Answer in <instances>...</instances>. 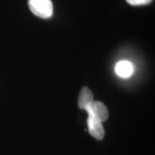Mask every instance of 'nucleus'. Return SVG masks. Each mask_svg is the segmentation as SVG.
<instances>
[{
	"instance_id": "nucleus-1",
	"label": "nucleus",
	"mask_w": 155,
	"mask_h": 155,
	"mask_svg": "<svg viewBox=\"0 0 155 155\" xmlns=\"http://www.w3.org/2000/svg\"><path fill=\"white\" fill-rule=\"evenodd\" d=\"M30 11L41 18H49L53 14V5L51 0H28Z\"/></svg>"
},
{
	"instance_id": "nucleus-2",
	"label": "nucleus",
	"mask_w": 155,
	"mask_h": 155,
	"mask_svg": "<svg viewBox=\"0 0 155 155\" xmlns=\"http://www.w3.org/2000/svg\"><path fill=\"white\" fill-rule=\"evenodd\" d=\"M85 110L88 112V115L94 116L101 122L106 121L108 118L107 107L104 103L98 101H94L88 106H86Z\"/></svg>"
},
{
	"instance_id": "nucleus-3",
	"label": "nucleus",
	"mask_w": 155,
	"mask_h": 155,
	"mask_svg": "<svg viewBox=\"0 0 155 155\" xmlns=\"http://www.w3.org/2000/svg\"><path fill=\"white\" fill-rule=\"evenodd\" d=\"M87 123H88V131L92 137L98 140L103 139L105 135V131H104L101 121L94 116L88 115Z\"/></svg>"
},
{
	"instance_id": "nucleus-4",
	"label": "nucleus",
	"mask_w": 155,
	"mask_h": 155,
	"mask_svg": "<svg viewBox=\"0 0 155 155\" xmlns=\"http://www.w3.org/2000/svg\"><path fill=\"white\" fill-rule=\"evenodd\" d=\"M94 101V96L92 91L88 87H83L81 90L78 97V107L81 109H85L87 106Z\"/></svg>"
},
{
	"instance_id": "nucleus-5",
	"label": "nucleus",
	"mask_w": 155,
	"mask_h": 155,
	"mask_svg": "<svg viewBox=\"0 0 155 155\" xmlns=\"http://www.w3.org/2000/svg\"><path fill=\"white\" fill-rule=\"evenodd\" d=\"M116 73L118 75L122 78H128L133 73L134 69L131 63L123 61H120L116 65Z\"/></svg>"
},
{
	"instance_id": "nucleus-6",
	"label": "nucleus",
	"mask_w": 155,
	"mask_h": 155,
	"mask_svg": "<svg viewBox=\"0 0 155 155\" xmlns=\"http://www.w3.org/2000/svg\"><path fill=\"white\" fill-rule=\"evenodd\" d=\"M129 4L134 6H139V5H145L151 3L152 0H127Z\"/></svg>"
}]
</instances>
